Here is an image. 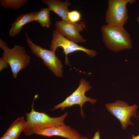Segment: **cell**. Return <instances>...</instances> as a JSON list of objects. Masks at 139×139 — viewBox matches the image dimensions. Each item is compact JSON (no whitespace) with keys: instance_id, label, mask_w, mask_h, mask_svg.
<instances>
[{"instance_id":"cell-1","label":"cell","mask_w":139,"mask_h":139,"mask_svg":"<svg viewBox=\"0 0 139 139\" xmlns=\"http://www.w3.org/2000/svg\"><path fill=\"white\" fill-rule=\"evenodd\" d=\"M37 97V94L34 96L30 112L25 113L27 124L23 132L26 136L35 134L41 129L65 124L64 121L68 114V112H66L59 117H52L45 113L36 111L34 108L33 105L34 100Z\"/></svg>"},{"instance_id":"cell-2","label":"cell","mask_w":139,"mask_h":139,"mask_svg":"<svg viewBox=\"0 0 139 139\" xmlns=\"http://www.w3.org/2000/svg\"><path fill=\"white\" fill-rule=\"evenodd\" d=\"M101 30L102 40L110 50L118 52L132 48V43L130 36L124 26L105 25L101 27Z\"/></svg>"},{"instance_id":"cell-3","label":"cell","mask_w":139,"mask_h":139,"mask_svg":"<svg viewBox=\"0 0 139 139\" xmlns=\"http://www.w3.org/2000/svg\"><path fill=\"white\" fill-rule=\"evenodd\" d=\"M0 47L3 50L2 57L10 65L13 78L16 79L19 72L29 64L30 57L22 46L16 45L10 48L6 42L1 38Z\"/></svg>"},{"instance_id":"cell-4","label":"cell","mask_w":139,"mask_h":139,"mask_svg":"<svg viewBox=\"0 0 139 139\" xmlns=\"http://www.w3.org/2000/svg\"><path fill=\"white\" fill-rule=\"evenodd\" d=\"M92 88L91 86L89 85V82L85 79H81L80 81L79 85L77 89L63 102L54 106V108L50 110L53 111L60 108L62 111H63L66 108L78 105L81 108L80 113L82 117H85L82 110V107L84 104L86 102L89 101L92 104H93L97 102L96 99H91L85 95V92L90 90Z\"/></svg>"},{"instance_id":"cell-5","label":"cell","mask_w":139,"mask_h":139,"mask_svg":"<svg viewBox=\"0 0 139 139\" xmlns=\"http://www.w3.org/2000/svg\"><path fill=\"white\" fill-rule=\"evenodd\" d=\"M135 0H109L106 15L107 25L112 26L123 27L128 19L127 4L134 3Z\"/></svg>"},{"instance_id":"cell-6","label":"cell","mask_w":139,"mask_h":139,"mask_svg":"<svg viewBox=\"0 0 139 139\" xmlns=\"http://www.w3.org/2000/svg\"><path fill=\"white\" fill-rule=\"evenodd\" d=\"M27 42L32 53L37 57L40 58L45 65L56 76H63V66L60 60L56 56L55 51L44 48L34 44L25 32Z\"/></svg>"},{"instance_id":"cell-7","label":"cell","mask_w":139,"mask_h":139,"mask_svg":"<svg viewBox=\"0 0 139 139\" xmlns=\"http://www.w3.org/2000/svg\"><path fill=\"white\" fill-rule=\"evenodd\" d=\"M105 106L107 110L119 121L123 129H126L128 125H133L131 118L137 117L138 106L136 104L129 106L125 101L117 100L114 102L107 103Z\"/></svg>"},{"instance_id":"cell-8","label":"cell","mask_w":139,"mask_h":139,"mask_svg":"<svg viewBox=\"0 0 139 139\" xmlns=\"http://www.w3.org/2000/svg\"><path fill=\"white\" fill-rule=\"evenodd\" d=\"M59 47H61L63 49V52L65 55V63L68 65H70L67 58L68 55L70 53L76 51H82L86 53L91 57L95 56L97 54L95 51L78 45L65 38L55 29L53 31L52 38L50 47L51 50L55 51Z\"/></svg>"},{"instance_id":"cell-9","label":"cell","mask_w":139,"mask_h":139,"mask_svg":"<svg viewBox=\"0 0 139 139\" xmlns=\"http://www.w3.org/2000/svg\"><path fill=\"white\" fill-rule=\"evenodd\" d=\"M55 29L68 39L76 43H85L86 40L81 35L85 26L81 23H73L70 21L58 20L55 23Z\"/></svg>"},{"instance_id":"cell-10","label":"cell","mask_w":139,"mask_h":139,"mask_svg":"<svg viewBox=\"0 0 139 139\" xmlns=\"http://www.w3.org/2000/svg\"><path fill=\"white\" fill-rule=\"evenodd\" d=\"M35 134L48 137L60 136L67 139H81L82 137L75 129L65 124L41 129Z\"/></svg>"},{"instance_id":"cell-11","label":"cell","mask_w":139,"mask_h":139,"mask_svg":"<svg viewBox=\"0 0 139 139\" xmlns=\"http://www.w3.org/2000/svg\"><path fill=\"white\" fill-rule=\"evenodd\" d=\"M42 2L46 4L50 11L57 14L64 21H69L68 14L70 11L68 7L71 3L68 0L62 2L59 0H44Z\"/></svg>"},{"instance_id":"cell-12","label":"cell","mask_w":139,"mask_h":139,"mask_svg":"<svg viewBox=\"0 0 139 139\" xmlns=\"http://www.w3.org/2000/svg\"><path fill=\"white\" fill-rule=\"evenodd\" d=\"M38 12H31L18 16L12 23L9 31L10 37L18 35L26 24L34 21Z\"/></svg>"},{"instance_id":"cell-13","label":"cell","mask_w":139,"mask_h":139,"mask_svg":"<svg viewBox=\"0 0 139 139\" xmlns=\"http://www.w3.org/2000/svg\"><path fill=\"white\" fill-rule=\"evenodd\" d=\"M26 124L23 116L19 117L11 124L4 134L17 139L25 129Z\"/></svg>"},{"instance_id":"cell-14","label":"cell","mask_w":139,"mask_h":139,"mask_svg":"<svg viewBox=\"0 0 139 139\" xmlns=\"http://www.w3.org/2000/svg\"><path fill=\"white\" fill-rule=\"evenodd\" d=\"M50 11L48 8L40 10L37 12L34 21H37L43 27L49 28L51 25Z\"/></svg>"},{"instance_id":"cell-15","label":"cell","mask_w":139,"mask_h":139,"mask_svg":"<svg viewBox=\"0 0 139 139\" xmlns=\"http://www.w3.org/2000/svg\"><path fill=\"white\" fill-rule=\"evenodd\" d=\"M28 0H1V6L5 8H11L16 10L28 2Z\"/></svg>"},{"instance_id":"cell-16","label":"cell","mask_w":139,"mask_h":139,"mask_svg":"<svg viewBox=\"0 0 139 139\" xmlns=\"http://www.w3.org/2000/svg\"><path fill=\"white\" fill-rule=\"evenodd\" d=\"M69 21L73 23H77L81 19V15L79 11L76 10L69 11L68 14Z\"/></svg>"},{"instance_id":"cell-17","label":"cell","mask_w":139,"mask_h":139,"mask_svg":"<svg viewBox=\"0 0 139 139\" xmlns=\"http://www.w3.org/2000/svg\"><path fill=\"white\" fill-rule=\"evenodd\" d=\"M8 63L2 57L0 58V71L7 68Z\"/></svg>"},{"instance_id":"cell-18","label":"cell","mask_w":139,"mask_h":139,"mask_svg":"<svg viewBox=\"0 0 139 139\" xmlns=\"http://www.w3.org/2000/svg\"><path fill=\"white\" fill-rule=\"evenodd\" d=\"M92 139H100V133L99 130L95 133Z\"/></svg>"},{"instance_id":"cell-19","label":"cell","mask_w":139,"mask_h":139,"mask_svg":"<svg viewBox=\"0 0 139 139\" xmlns=\"http://www.w3.org/2000/svg\"><path fill=\"white\" fill-rule=\"evenodd\" d=\"M0 139H14V138L8 135L4 134L3 136L1 137Z\"/></svg>"},{"instance_id":"cell-20","label":"cell","mask_w":139,"mask_h":139,"mask_svg":"<svg viewBox=\"0 0 139 139\" xmlns=\"http://www.w3.org/2000/svg\"><path fill=\"white\" fill-rule=\"evenodd\" d=\"M131 139H139V134L138 135L136 136L134 135H132V138Z\"/></svg>"},{"instance_id":"cell-21","label":"cell","mask_w":139,"mask_h":139,"mask_svg":"<svg viewBox=\"0 0 139 139\" xmlns=\"http://www.w3.org/2000/svg\"><path fill=\"white\" fill-rule=\"evenodd\" d=\"M137 21L139 23V15L137 18Z\"/></svg>"},{"instance_id":"cell-22","label":"cell","mask_w":139,"mask_h":139,"mask_svg":"<svg viewBox=\"0 0 139 139\" xmlns=\"http://www.w3.org/2000/svg\"><path fill=\"white\" fill-rule=\"evenodd\" d=\"M137 117H138V118H139V115Z\"/></svg>"}]
</instances>
